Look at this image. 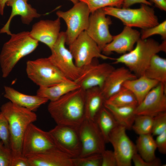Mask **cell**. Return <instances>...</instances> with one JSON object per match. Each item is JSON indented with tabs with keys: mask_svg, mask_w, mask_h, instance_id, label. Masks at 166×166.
Here are the masks:
<instances>
[{
	"mask_svg": "<svg viewBox=\"0 0 166 166\" xmlns=\"http://www.w3.org/2000/svg\"><path fill=\"white\" fill-rule=\"evenodd\" d=\"M4 97L11 102L34 112L49 101L37 95H30L22 93L10 86L4 87Z\"/></svg>",
	"mask_w": 166,
	"mask_h": 166,
	"instance_id": "7402d4cb",
	"label": "cell"
},
{
	"mask_svg": "<svg viewBox=\"0 0 166 166\" xmlns=\"http://www.w3.org/2000/svg\"><path fill=\"white\" fill-rule=\"evenodd\" d=\"M30 166H73L72 158L59 150L26 156Z\"/></svg>",
	"mask_w": 166,
	"mask_h": 166,
	"instance_id": "ffe728a7",
	"label": "cell"
},
{
	"mask_svg": "<svg viewBox=\"0 0 166 166\" xmlns=\"http://www.w3.org/2000/svg\"><path fill=\"white\" fill-rule=\"evenodd\" d=\"M101 154V166H117L116 158L113 151L105 149Z\"/></svg>",
	"mask_w": 166,
	"mask_h": 166,
	"instance_id": "74e56055",
	"label": "cell"
},
{
	"mask_svg": "<svg viewBox=\"0 0 166 166\" xmlns=\"http://www.w3.org/2000/svg\"><path fill=\"white\" fill-rule=\"evenodd\" d=\"M69 47L75 63L79 68L90 64L96 58L114 59L102 54L97 43L85 31L82 32Z\"/></svg>",
	"mask_w": 166,
	"mask_h": 166,
	"instance_id": "9c48e42d",
	"label": "cell"
},
{
	"mask_svg": "<svg viewBox=\"0 0 166 166\" xmlns=\"http://www.w3.org/2000/svg\"><path fill=\"white\" fill-rule=\"evenodd\" d=\"M28 0H9L7 6L11 7V12L7 22L0 30V34L6 33L10 35V26L12 18L15 16L19 15L22 23L29 25L34 18L40 17L41 15L37 10L28 3Z\"/></svg>",
	"mask_w": 166,
	"mask_h": 166,
	"instance_id": "d6986e66",
	"label": "cell"
},
{
	"mask_svg": "<svg viewBox=\"0 0 166 166\" xmlns=\"http://www.w3.org/2000/svg\"><path fill=\"white\" fill-rule=\"evenodd\" d=\"M84 2L88 7L91 13L106 7L121 8L124 0H79Z\"/></svg>",
	"mask_w": 166,
	"mask_h": 166,
	"instance_id": "1f68e13d",
	"label": "cell"
},
{
	"mask_svg": "<svg viewBox=\"0 0 166 166\" xmlns=\"http://www.w3.org/2000/svg\"><path fill=\"white\" fill-rule=\"evenodd\" d=\"M114 69L108 63H94L93 61L90 64L81 68L79 76L74 81L80 88L85 90L95 87L101 88Z\"/></svg>",
	"mask_w": 166,
	"mask_h": 166,
	"instance_id": "9a60e30c",
	"label": "cell"
},
{
	"mask_svg": "<svg viewBox=\"0 0 166 166\" xmlns=\"http://www.w3.org/2000/svg\"><path fill=\"white\" fill-rule=\"evenodd\" d=\"M132 161L135 166H160L162 165L160 159L156 157L152 161H147L143 159L137 152L133 155Z\"/></svg>",
	"mask_w": 166,
	"mask_h": 166,
	"instance_id": "8d00e7d4",
	"label": "cell"
},
{
	"mask_svg": "<svg viewBox=\"0 0 166 166\" xmlns=\"http://www.w3.org/2000/svg\"><path fill=\"white\" fill-rule=\"evenodd\" d=\"M90 14L87 5L80 1L67 11L56 12L58 17L63 19L67 25L65 32L67 45H71L82 32L86 30Z\"/></svg>",
	"mask_w": 166,
	"mask_h": 166,
	"instance_id": "52a82bcc",
	"label": "cell"
},
{
	"mask_svg": "<svg viewBox=\"0 0 166 166\" xmlns=\"http://www.w3.org/2000/svg\"><path fill=\"white\" fill-rule=\"evenodd\" d=\"M144 75L166 84V59L157 54L154 55Z\"/></svg>",
	"mask_w": 166,
	"mask_h": 166,
	"instance_id": "83f0119b",
	"label": "cell"
},
{
	"mask_svg": "<svg viewBox=\"0 0 166 166\" xmlns=\"http://www.w3.org/2000/svg\"><path fill=\"white\" fill-rule=\"evenodd\" d=\"M13 155L11 149L3 145L0 147V166H11Z\"/></svg>",
	"mask_w": 166,
	"mask_h": 166,
	"instance_id": "f35d334b",
	"label": "cell"
},
{
	"mask_svg": "<svg viewBox=\"0 0 166 166\" xmlns=\"http://www.w3.org/2000/svg\"><path fill=\"white\" fill-rule=\"evenodd\" d=\"M140 33L138 30L125 26L120 33L113 36L112 41L102 51L105 54L113 52L124 54L133 49L135 44L140 38Z\"/></svg>",
	"mask_w": 166,
	"mask_h": 166,
	"instance_id": "ac0fdd59",
	"label": "cell"
},
{
	"mask_svg": "<svg viewBox=\"0 0 166 166\" xmlns=\"http://www.w3.org/2000/svg\"><path fill=\"white\" fill-rule=\"evenodd\" d=\"M65 32H61L48 57L65 77L74 81L79 76L81 68L76 65L71 52L65 46Z\"/></svg>",
	"mask_w": 166,
	"mask_h": 166,
	"instance_id": "ba28073f",
	"label": "cell"
},
{
	"mask_svg": "<svg viewBox=\"0 0 166 166\" xmlns=\"http://www.w3.org/2000/svg\"><path fill=\"white\" fill-rule=\"evenodd\" d=\"M126 129L118 125L110 133L109 142L113 148L117 166H131L132 158L137 152L135 144L130 139L126 133Z\"/></svg>",
	"mask_w": 166,
	"mask_h": 166,
	"instance_id": "4fadbf2b",
	"label": "cell"
},
{
	"mask_svg": "<svg viewBox=\"0 0 166 166\" xmlns=\"http://www.w3.org/2000/svg\"><path fill=\"white\" fill-rule=\"evenodd\" d=\"M166 112V84L159 83L152 89L135 109L136 115L154 117Z\"/></svg>",
	"mask_w": 166,
	"mask_h": 166,
	"instance_id": "2e32d148",
	"label": "cell"
},
{
	"mask_svg": "<svg viewBox=\"0 0 166 166\" xmlns=\"http://www.w3.org/2000/svg\"><path fill=\"white\" fill-rule=\"evenodd\" d=\"M158 34L160 35L164 40L166 39V21L159 23L154 26L145 29H142L140 38L147 39L151 36Z\"/></svg>",
	"mask_w": 166,
	"mask_h": 166,
	"instance_id": "836d02e7",
	"label": "cell"
},
{
	"mask_svg": "<svg viewBox=\"0 0 166 166\" xmlns=\"http://www.w3.org/2000/svg\"><path fill=\"white\" fill-rule=\"evenodd\" d=\"M49 132L60 150L72 158L80 156L81 145L78 128L57 124Z\"/></svg>",
	"mask_w": 166,
	"mask_h": 166,
	"instance_id": "7c38bea8",
	"label": "cell"
},
{
	"mask_svg": "<svg viewBox=\"0 0 166 166\" xmlns=\"http://www.w3.org/2000/svg\"><path fill=\"white\" fill-rule=\"evenodd\" d=\"M104 106L112 114L119 125L126 130L132 129L136 115V106H119L105 102Z\"/></svg>",
	"mask_w": 166,
	"mask_h": 166,
	"instance_id": "484cf974",
	"label": "cell"
},
{
	"mask_svg": "<svg viewBox=\"0 0 166 166\" xmlns=\"http://www.w3.org/2000/svg\"><path fill=\"white\" fill-rule=\"evenodd\" d=\"M160 82L143 75L126 81L123 86L131 91L135 96L138 103H140L146 95Z\"/></svg>",
	"mask_w": 166,
	"mask_h": 166,
	"instance_id": "d4e9b609",
	"label": "cell"
},
{
	"mask_svg": "<svg viewBox=\"0 0 166 166\" xmlns=\"http://www.w3.org/2000/svg\"><path fill=\"white\" fill-rule=\"evenodd\" d=\"M95 121L102 134L106 143L109 142V135L119 124L111 113L105 106L97 114Z\"/></svg>",
	"mask_w": 166,
	"mask_h": 166,
	"instance_id": "f1b7e54d",
	"label": "cell"
},
{
	"mask_svg": "<svg viewBox=\"0 0 166 166\" xmlns=\"http://www.w3.org/2000/svg\"><path fill=\"white\" fill-rule=\"evenodd\" d=\"M79 88V86L75 81L68 80L50 86L39 87L36 95L52 101Z\"/></svg>",
	"mask_w": 166,
	"mask_h": 166,
	"instance_id": "cb8c5ba5",
	"label": "cell"
},
{
	"mask_svg": "<svg viewBox=\"0 0 166 166\" xmlns=\"http://www.w3.org/2000/svg\"><path fill=\"white\" fill-rule=\"evenodd\" d=\"M137 77L135 74L124 67L115 68L101 88L106 100L118 92L126 81Z\"/></svg>",
	"mask_w": 166,
	"mask_h": 166,
	"instance_id": "44dd1931",
	"label": "cell"
},
{
	"mask_svg": "<svg viewBox=\"0 0 166 166\" xmlns=\"http://www.w3.org/2000/svg\"><path fill=\"white\" fill-rule=\"evenodd\" d=\"M72 2L74 4L79 1V0H69Z\"/></svg>",
	"mask_w": 166,
	"mask_h": 166,
	"instance_id": "f6af8a7d",
	"label": "cell"
},
{
	"mask_svg": "<svg viewBox=\"0 0 166 166\" xmlns=\"http://www.w3.org/2000/svg\"><path fill=\"white\" fill-rule=\"evenodd\" d=\"M60 27V19L58 17L54 20H41L33 25L30 34L35 40L45 44L51 49L58 39Z\"/></svg>",
	"mask_w": 166,
	"mask_h": 166,
	"instance_id": "e0dca14e",
	"label": "cell"
},
{
	"mask_svg": "<svg viewBox=\"0 0 166 166\" xmlns=\"http://www.w3.org/2000/svg\"><path fill=\"white\" fill-rule=\"evenodd\" d=\"M135 146L137 153L144 160L151 161L156 158L157 147L151 134L139 135Z\"/></svg>",
	"mask_w": 166,
	"mask_h": 166,
	"instance_id": "4316f807",
	"label": "cell"
},
{
	"mask_svg": "<svg viewBox=\"0 0 166 166\" xmlns=\"http://www.w3.org/2000/svg\"><path fill=\"white\" fill-rule=\"evenodd\" d=\"M166 130V112L160 113L153 117L152 135L157 136Z\"/></svg>",
	"mask_w": 166,
	"mask_h": 166,
	"instance_id": "d590c367",
	"label": "cell"
},
{
	"mask_svg": "<svg viewBox=\"0 0 166 166\" xmlns=\"http://www.w3.org/2000/svg\"><path fill=\"white\" fill-rule=\"evenodd\" d=\"M57 150L59 149L49 131L41 129L33 123L29 125L22 140V154L23 156L26 157L32 154Z\"/></svg>",
	"mask_w": 166,
	"mask_h": 166,
	"instance_id": "30bf717a",
	"label": "cell"
},
{
	"mask_svg": "<svg viewBox=\"0 0 166 166\" xmlns=\"http://www.w3.org/2000/svg\"><path fill=\"white\" fill-rule=\"evenodd\" d=\"M3 145V144L2 141H0V147Z\"/></svg>",
	"mask_w": 166,
	"mask_h": 166,
	"instance_id": "bcb514c9",
	"label": "cell"
},
{
	"mask_svg": "<svg viewBox=\"0 0 166 166\" xmlns=\"http://www.w3.org/2000/svg\"><path fill=\"white\" fill-rule=\"evenodd\" d=\"M137 3L144 4L149 6L152 5V3L147 0H124L122 5L123 8H128L132 5Z\"/></svg>",
	"mask_w": 166,
	"mask_h": 166,
	"instance_id": "b9f144b4",
	"label": "cell"
},
{
	"mask_svg": "<svg viewBox=\"0 0 166 166\" xmlns=\"http://www.w3.org/2000/svg\"><path fill=\"white\" fill-rule=\"evenodd\" d=\"M106 100L100 88L95 87L86 90L85 102V118L95 121L97 114L104 107Z\"/></svg>",
	"mask_w": 166,
	"mask_h": 166,
	"instance_id": "603a6c76",
	"label": "cell"
},
{
	"mask_svg": "<svg viewBox=\"0 0 166 166\" xmlns=\"http://www.w3.org/2000/svg\"><path fill=\"white\" fill-rule=\"evenodd\" d=\"M153 117L146 115H136L132 129L139 135L151 134Z\"/></svg>",
	"mask_w": 166,
	"mask_h": 166,
	"instance_id": "4dcf8cb0",
	"label": "cell"
},
{
	"mask_svg": "<svg viewBox=\"0 0 166 166\" xmlns=\"http://www.w3.org/2000/svg\"><path fill=\"white\" fill-rule=\"evenodd\" d=\"M9 0H0V14L3 15L6 3Z\"/></svg>",
	"mask_w": 166,
	"mask_h": 166,
	"instance_id": "ee69618b",
	"label": "cell"
},
{
	"mask_svg": "<svg viewBox=\"0 0 166 166\" xmlns=\"http://www.w3.org/2000/svg\"><path fill=\"white\" fill-rule=\"evenodd\" d=\"M78 130L81 145L79 156L101 154L105 149L106 143L95 121L85 118Z\"/></svg>",
	"mask_w": 166,
	"mask_h": 166,
	"instance_id": "8fae6325",
	"label": "cell"
},
{
	"mask_svg": "<svg viewBox=\"0 0 166 166\" xmlns=\"http://www.w3.org/2000/svg\"><path fill=\"white\" fill-rule=\"evenodd\" d=\"M157 148L161 153H166V130L157 136L155 140Z\"/></svg>",
	"mask_w": 166,
	"mask_h": 166,
	"instance_id": "ab89813d",
	"label": "cell"
},
{
	"mask_svg": "<svg viewBox=\"0 0 166 166\" xmlns=\"http://www.w3.org/2000/svg\"><path fill=\"white\" fill-rule=\"evenodd\" d=\"M85 90L80 88L50 101L48 110L57 124L78 128L85 119Z\"/></svg>",
	"mask_w": 166,
	"mask_h": 166,
	"instance_id": "6da1fadb",
	"label": "cell"
},
{
	"mask_svg": "<svg viewBox=\"0 0 166 166\" xmlns=\"http://www.w3.org/2000/svg\"><path fill=\"white\" fill-rule=\"evenodd\" d=\"M11 166H30L28 158L23 155L13 157Z\"/></svg>",
	"mask_w": 166,
	"mask_h": 166,
	"instance_id": "60d3db41",
	"label": "cell"
},
{
	"mask_svg": "<svg viewBox=\"0 0 166 166\" xmlns=\"http://www.w3.org/2000/svg\"><path fill=\"white\" fill-rule=\"evenodd\" d=\"M0 110L9 123L13 157L22 155V144L24 133L29 125L36 121L37 115L34 112L10 101L2 105Z\"/></svg>",
	"mask_w": 166,
	"mask_h": 166,
	"instance_id": "7a4b0ae2",
	"label": "cell"
},
{
	"mask_svg": "<svg viewBox=\"0 0 166 166\" xmlns=\"http://www.w3.org/2000/svg\"><path fill=\"white\" fill-rule=\"evenodd\" d=\"M106 15L103 8L91 13L88 26L85 30L101 51L113 38L109 30L112 21L110 18Z\"/></svg>",
	"mask_w": 166,
	"mask_h": 166,
	"instance_id": "5bb4252c",
	"label": "cell"
},
{
	"mask_svg": "<svg viewBox=\"0 0 166 166\" xmlns=\"http://www.w3.org/2000/svg\"><path fill=\"white\" fill-rule=\"evenodd\" d=\"M0 139L1 140L3 145L6 148L11 149L9 123L6 117L0 112Z\"/></svg>",
	"mask_w": 166,
	"mask_h": 166,
	"instance_id": "e575fe53",
	"label": "cell"
},
{
	"mask_svg": "<svg viewBox=\"0 0 166 166\" xmlns=\"http://www.w3.org/2000/svg\"><path fill=\"white\" fill-rule=\"evenodd\" d=\"M161 10L166 11V0H150Z\"/></svg>",
	"mask_w": 166,
	"mask_h": 166,
	"instance_id": "7bdbcfd3",
	"label": "cell"
},
{
	"mask_svg": "<svg viewBox=\"0 0 166 166\" xmlns=\"http://www.w3.org/2000/svg\"><path fill=\"white\" fill-rule=\"evenodd\" d=\"M149 6L141 4L140 7L137 9L109 6L103 9L106 15L119 19L125 26L145 29L159 24L153 9Z\"/></svg>",
	"mask_w": 166,
	"mask_h": 166,
	"instance_id": "5b68a950",
	"label": "cell"
},
{
	"mask_svg": "<svg viewBox=\"0 0 166 166\" xmlns=\"http://www.w3.org/2000/svg\"><path fill=\"white\" fill-rule=\"evenodd\" d=\"M10 36L0 54V66L4 78L9 75L22 58L33 52L38 45L39 42L31 36L29 31L12 34Z\"/></svg>",
	"mask_w": 166,
	"mask_h": 166,
	"instance_id": "3957f363",
	"label": "cell"
},
{
	"mask_svg": "<svg viewBox=\"0 0 166 166\" xmlns=\"http://www.w3.org/2000/svg\"><path fill=\"white\" fill-rule=\"evenodd\" d=\"M26 71L28 78L41 87H48L69 80L51 62L48 57L28 60Z\"/></svg>",
	"mask_w": 166,
	"mask_h": 166,
	"instance_id": "8992f818",
	"label": "cell"
},
{
	"mask_svg": "<svg viewBox=\"0 0 166 166\" xmlns=\"http://www.w3.org/2000/svg\"><path fill=\"white\" fill-rule=\"evenodd\" d=\"M105 102L119 106H137V100L133 94L128 89L123 87Z\"/></svg>",
	"mask_w": 166,
	"mask_h": 166,
	"instance_id": "f546056e",
	"label": "cell"
},
{
	"mask_svg": "<svg viewBox=\"0 0 166 166\" xmlns=\"http://www.w3.org/2000/svg\"><path fill=\"white\" fill-rule=\"evenodd\" d=\"M73 166H101V154H91L72 158Z\"/></svg>",
	"mask_w": 166,
	"mask_h": 166,
	"instance_id": "d6a6232c",
	"label": "cell"
},
{
	"mask_svg": "<svg viewBox=\"0 0 166 166\" xmlns=\"http://www.w3.org/2000/svg\"><path fill=\"white\" fill-rule=\"evenodd\" d=\"M166 51V40L160 44L152 39L140 38L135 48L114 59V63L124 64L137 77H139L144 75L154 55Z\"/></svg>",
	"mask_w": 166,
	"mask_h": 166,
	"instance_id": "277c9868",
	"label": "cell"
}]
</instances>
